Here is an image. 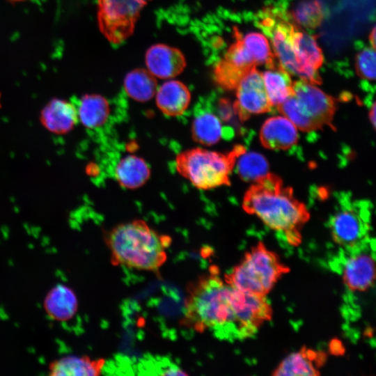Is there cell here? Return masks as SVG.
Listing matches in <instances>:
<instances>
[{
	"instance_id": "6da1fadb",
	"label": "cell",
	"mask_w": 376,
	"mask_h": 376,
	"mask_svg": "<svg viewBox=\"0 0 376 376\" xmlns=\"http://www.w3.org/2000/svg\"><path fill=\"white\" fill-rule=\"evenodd\" d=\"M256 311V295L227 283L212 267L187 284L180 324L198 333L228 330L239 337L251 325Z\"/></svg>"
},
{
	"instance_id": "7a4b0ae2",
	"label": "cell",
	"mask_w": 376,
	"mask_h": 376,
	"mask_svg": "<svg viewBox=\"0 0 376 376\" xmlns=\"http://www.w3.org/2000/svg\"><path fill=\"white\" fill-rule=\"evenodd\" d=\"M242 207L270 229L282 233L290 245L301 242L300 230L309 219V212L277 175L269 173L253 182L244 196Z\"/></svg>"
},
{
	"instance_id": "3957f363",
	"label": "cell",
	"mask_w": 376,
	"mask_h": 376,
	"mask_svg": "<svg viewBox=\"0 0 376 376\" xmlns=\"http://www.w3.org/2000/svg\"><path fill=\"white\" fill-rule=\"evenodd\" d=\"M111 263L127 268L157 272L167 260L172 239L136 219L120 224L104 235Z\"/></svg>"
},
{
	"instance_id": "277c9868",
	"label": "cell",
	"mask_w": 376,
	"mask_h": 376,
	"mask_svg": "<svg viewBox=\"0 0 376 376\" xmlns=\"http://www.w3.org/2000/svg\"><path fill=\"white\" fill-rule=\"evenodd\" d=\"M245 150L237 146L222 153L202 148L186 150L175 158V168L182 177L199 189H211L230 185V175L237 157Z\"/></svg>"
},
{
	"instance_id": "5b68a950",
	"label": "cell",
	"mask_w": 376,
	"mask_h": 376,
	"mask_svg": "<svg viewBox=\"0 0 376 376\" xmlns=\"http://www.w3.org/2000/svg\"><path fill=\"white\" fill-rule=\"evenodd\" d=\"M289 270L276 253L258 242L225 275L224 280L238 290L266 296Z\"/></svg>"
},
{
	"instance_id": "8992f818",
	"label": "cell",
	"mask_w": 376,
	"mask_h": 376,
	"mask_svg": "<svg viewBox=\"0 0 376 376\" xmlns=\"http://www.w3.org/2000/svg\"><path fill=\"white\" fill-rule=\"evenodd\" d=\"M150 0H97V24L103 36L120 44L134 32L142 9Z\"/></svg>"
},
{
	"instance_id": "52a82bcc",
	"label": "cell",
	"mask_w": 376,
	"mask_h": 376,
	"mask_svg": "<svg viewBox=\"0 0 376 376\" xmlns=\"http://www.w3.org/2000/svg\"><path fill=\"white\" fill-rule=\"evenodd\" d=\"M367 209L364 203H343L332 215L329 228L337 244L347 249L362 246L370 228Z\"/></svg>"
},
{
	"instance_id": "ba28073f",
	"label": "cell",
	"mask_w": 376,
	"mask_h": 376,
	"mask_svg": "<svg viewBox=\"0 0 376 376\" xmlns=\"http://www.w3.org/2000/svg\"><path fill=\"white\" fill-rule=\"evenodd\" d=\"M293 95L311 131L331 126L336 110L331 96L315 86L302 79L293 82Z\"/></svg>"
},
{
	"instance_id": "9c48e42d",
	"label": "cell",
	"mask_w": 376,
	"mask_h": 376,
	"mask_svg": "<svg viewBox=\"0 0 376 376\" xmlns=\"http://www.w3.org/2000/svg\"><path fill=\"white\" fill-rule=\"evenodd\" d=\"M234 33L235 41L228 47L214 70L215 82L225 90L235 89L245 74L256 66L242 41V34L236 29Z\"/></svg>"
},
{
	"instance_id": "30bf717a",
	"label": "cell",
	"mask_w": 376,
	"mask_h": 376,
	"mask_svg": "<svg viewBox=\"0 0 376 376\" xmlns=\"http://www.w3.org/2000/svg\"><path fill=\"white\" fill-rule=\"evenodd\" d=\"M236 90L233 111L242 120L253 115L266 113L271 109L265 89L262 73L256 66L251 68L242 77Z\"/></svg>"
},
{
	"instance_id": "8fae6325",
	"label": "cell",
	"mask_w": 376,
	"mask_h": 376,
	"mask_svg": "<svg viewBox=\"0 0 376 376\" xmlns=\"http://www.w3.org/2000/svg\"><path fill=\"white\" fill-rule=\"evenodd\" d=\"M292 46L297 64L295 75L311 84H320L322 80L318 69L323 63L324 56L315 38L296 26Z\"/></svg>"
},
{
	"instance_id": "7c38bea8",
	"label": "cell",
	"mask_w": 376,
	"mask_h": 376,
	"mask_svg": "<svg viewBox=\"0 0 376 376\" xmlns=\"http://www.w3.org/2000/svg\"><path fill=\"white\" fill-rule=\"evenodd\" d=\"M262 26L270 38L273 52L280 65L290 75H295L297 64L292 35L296 25L283 19L267 17L262 22Z\"/></svg>"
},
{
	"instance_id": "4fadbf2b",
	"label": "cell",
	"mask_w": 376,
	"mask_h": 376,
	"mask_svg": "<svg viewBox=\"0 0 376 376\" xmlns=\"http://www.w3.org/2000/svg\"><path fill=\"white\" fill-rule=\"evenodd\" d=\"M342 276L344 284L350 290L364 292L368 290L375 278L374 253L359 248L351 253L343 265Z\"/></svg>"
},
{
	"instance_id": "5bb4252c",
	"label": "cell",
	"mask_w": 376,
	"mask_h": 376,
	"mask_svg": "<svg viewBox=\"0 0 376 376\" xmlns=\"http://www.w3.org/2000/svg\"><path fill=\"white\" fill-rule=\"evenodd\" d=\"M145 61L148 70L159 79L173 78L186 66L185 57L181 51L164 44H155L149 47Z\"/></svg>"
},
{
	"instance_id": "9a60e30c",
	"label": "cell",
	"mask_w": 376,
	"mask_h": 376,
	"mask_svg": "<svg viewBox=\"0 0 376 376\" xmlns=\"http://www.w3.org/2000/svg\"><path fill=\"white\" fill-rule=\"evenodd\" d=\"M40 121L53 134H67L79 121L76 105L63 99L53 98L42 109Z\"/></svg>"
},
{
	"instance_id": "2e32d148",
	"label": "cell",
	"mask_w": 376,
	"mask_h": 376,
	"mask_svg": "<svg viewBox=\"0 0 376 376\" xmlns=\"http://www.w3.org/2000/svg\"><path fill=\"white\" fill-rule=\"evenodd\" d=\"M298 132L295 125L284 116L267 118L260 131L262 145L272 150H287L298 141Z\"/></svg>"
},
{
	"instance_id": "e0dca14e",
	"label": "cell",
	"mask_w": 376,
	"mask_h": 376,
	"mask_svg": "<svg viewBox=\"0 0 376 376\" xmlns=\"http://www.w3.org/2000/svg\"><path fill=\"white\" fill-rule=\"evenodd\" d=\"M324 353L302 348L288 355L272 373L276 376H316L324 363Z\"/></svg>"
},
{
	"instance_id": "ac0fdd59",
	"label": "cell",
	"mask_w": 376,
	"mask_h": 376,
	"mask_svg": "<svg viewBox=\"0 0 376 376\" xmlns=\"http://www.w3.org/2000/svg\"><path fill=\"white\" fill-rule=\"evenodd\" d=\"M156 104L159 109L169 116L182 115L191 101V93L187 86L178 80L164 82L155 93Z\"/></svg>"
},
{
	"instance_id": "d6986e66",
	"label": "cell",
	"mask_w": 376,
	"mask_h": 376,
	"mask_svg": "<svg viewBox=\"0 0 376 376\" xmlns=\"http://www.w3.org/2000/svg\"><path fill=\"white\" fill-rule=\"evenodd\" d=\"M78 305L75 292L63 284L52 288L44 300V308L47 315L57 321L72 318L77 311Z\"/></svg>"
},
{
	"instance_id": "ffe728a7",
	"label": "cell",
	"mask_w": 376,
	"mask_h": 376,
	"mask_svg": "<svg viewBox=\"0 0 376 376\" xmlns=\"http://www.w3.org/2000/svg\"><path fill=\"white\" fill-rule=\"evenodd\" d=\"M105 360L88 356H66L54 360L49 366L52 376H95L102 373Z\"/></svg>"
},
{
	"instance_id": "44dd1931",
	"label": "cell",
	"mask_w": 376,
	"mask_h": 376,
	"mask_svg": "<svg viewBox=\"0 0 376 376\" xmlns=\"http://www.w3.org/2000/svg\"><path fill=\"white\" fill-rule=\"evenodd\" d=\"M114 175L119 185L126 189H134L143 186L150 177V169L141 157L130 155L117 163Z\"/></svg>"
},
{
	"instance_id": "7402d4cb",
	"label": "cell",
	"mask_w": 376,
	"mask_h": 376,
	"mask_svg": "<svg viewBox=\"0 0 376 376\" xmlns=\"http://www.w3.org/2000/svg\"><path fill=\"white\" fill-rule=\"evenodd\" d=\"M78 120L86 128L94 129L107 120L110 107L108 100L98 94H85L76 106Z\"/></svg>"
},
{
	"instance_id": "603a6c76",
	"label": "cell",
	"mask_w": 376,
	"mask_h": 376,
	"mask_svg": "<svg viewBox=\"0 0 376 376\" xmlns=\"http://www.w3.org/2000/svg\"><path fill=\"white\" fill-rule=\"evenodd\" d=\"M262 77L271 107H278L294 94L290 74L280 64L263 72Z\"/></svg>"
},
{
	"instance_id": "cb8c5ba5",
	"label": "cell",
	"mask_w": 376,
	"mask_h": 376,
	"mask_svg": "<svg viewBox=\"0 0 376 376\" xmlns=\"http://www.w3.org/2000/svg\"><path fill=\"white\" fill-rule=\"evenodd\" d=\"M124 88L132 99L139 102H145L155 96L157 81L148 70L135 69L126 75Z\"/></svg>"
},
{
	"instance_id": "d4e9b609",
	"label": "cell",
	"mask_w": 376,
	"mask_h": 376,
	"mask_svg": "<svg viewBox=\"0 0 376 376\" xmlns=\"http://www.w3.org/2000/svg\"><path fill=\"white\" fill-rule=\"evenodd\" d=\"M222 134L221 120L212 113H200L192 122V139L203 146H210L216 144L220 141Z\"/></svg>"
},
{
	"instance_id": "484cf974",
	"label": "cell",
	"mask_w": 376,
	"mask_h": 376,
	"mask_svg": "<svg viewBox=\"0 0 376 376\" xmlns=\"http://www.w3.org/2000/svg\"><path fill=\"white\" fill-rule=\"evenodd\" d=\"M236 171L242 180L256 182L269 172V164L260 153L244 150L237 158L235 164Z\"/></svg>"
},
{
	"instance_id": "4316f807",
	"label": "cell",
	"mask_w": 376,
	"mask_h": 376,
	"mask_svg": "<svg viewBox=\"0 0 376 376\" xmlns=\"http://www.w3.org/2000/svg\"><path fill=\"white\" fill-rule=\"evenodd\" d=\"M241 38L256 65H265L269 69L276 67V58L265 36L258 32H249L241 36Z\"/></svg>"
},
{
	"instance_id": "83f0119b",
	"label": "cell",
	"mask_w": 376,
	"mask_h": 376,
	"mask_svg": "<svg viewBox=\"0 0 376 376\" xmlns=\"http://www.w3.org/2000/svg\"><path fill=\"white\" fill-rule=\"evenodd\" d=\"M290 15L298 25L308 29L319 26L324 17L322 4L318 0H303L299 2Z\"/></svg>"
},
{
	"instance_id": "f1b7e54d",
	"label": "cell",
	"mask_w": 376,
	"mask_h": 376,
	"mask_svg": "<svg viewBox=\"0 0 376 376\" xmlns=\"http://www.w3.org/2000/svg\"><path fill=\"white\" fill-rule=\"evenodd\" d=\"M376 53L372 47H366L356 56L355 68L358 75L362 79H375Z\"/></svg>"
},
{
	"instance_id": "f546056e",
	"label": "cell",
	"mask_w": 376,
	"mask_h": 376,
	"mask_svg": "<svg viewBox=\"0 0 376 376\" xmlns=\"http://www.w3.org/2000/svg\"><path fill=\"white\" fill-rule=\"evenodd\" d=\"M370 42L371 45V47L374 49H375V42H376V31H375V26H374L370 31Z\"/></svg>"
},
{
	"instance_id": "4dcf8cb0",
	"label": "cell",
	"mask_w": 376,
	"mask_h": 376,
	"mask_svg": "<svg viewBox=\"0 0 376 376\" xmlns=\"http://www.w3.org/2000/svg\"><path fill=\"white\" fill-rule=\"evenodd\" d=\"M370 120L373 124V126H375V102L373 104L370 113H369Z\"/></svg>"
},
{
	"instance_id": "1f68e13d",
	"label": "cell",
	"mask_w": 376,
	"mask_h": 376,
	"mask_svg": "<svg viewBox=\"0 0 376 376\" xmlns=\"http://www.w3.org/2000/svg\"><path fill=\"white\" fill-rule=\"evenodd\" d=\"M8 1H10V2H13V3H17V2L25 1H27V0H8Z\"/></svg>"
},
{
	"instance_id": "d6a6232c",
	"label": "cell",
	"mask_w": 376,
	"mask_h": 376,
	"mask_svg": "<svg viewBox=\"0 0 376 376\" xmlns=\"http://www.w3.org/2000/svg\"><path fill=\"white\" fill-rule=\"evenodd\" d=\"M1 93H0V109H1Z\"/></svg>"
}]
</instances>
